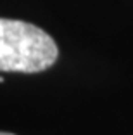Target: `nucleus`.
Here are the masks:
<instances>
[{"instance_id": "2", "label": "nucleus", "mask_w": 133, "mask_h": 135, "mask_svg": "<svg viewBox=\"0 0 133 135\" xmlns=\"http://www.w3.org/2000/svg\"><path fill=\"white\" fill-rule=\"evenodd\" d=\"M0 135H14V133H7V132H0Z\"/></svg>"}, {"instance_id": "1", "label": "nucleus", "mask_w": 133, "mask_h": 135, "mask_svg": "<svg viewBox=\"0 0 133 135\" xmlns=\"http://www.w3.org/2000/svg\"><path fill=\"white\" fill-rule=\"evenodd\" d=\"M54 38L35 24L0 17V71L38 73L57 61Z\"/></svg>"}]
</instances>
